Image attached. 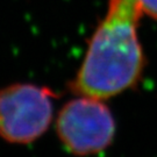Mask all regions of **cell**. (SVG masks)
Masks as SVG:
<instances>
[{
  "label": "cell",
  "mask_w": 157,
  "mask_h": 157,
  "mask_svg": "<svg viewBox=\"0 0 157 157\" xmlns=\"http://www.w3.org/2000/svg\"><path fill=\"white\" fill-rule=\"evenodd\" d=\"M142 13L140 0H108L106 14L70 83L73 93L107 99L137 84L146 65L137 36Z\"/></svg>",
  "instance_id": "1"
},
{
  "label": "cell",
  "mask_w": 157,
  "mask_h": 157,
  "mask_svg": "<svg viewBox=\"0 0 157 157\" xmlns=\"http://www.w3.org/2000/svg\"><path fill=\"white\" fill-rule=\"evenodd\" d=\"M57 134L64 147L77 156L95 155L111 146L115 121L101 99L80 95L67 101L58 114Z\"/></svg>",
  "instance_id": "2"
},
{
  "label": "cell",
  "mask_w": 157,
  "mask_h": 157,
  "mask_svg": "<svg viewBox=\"0 0 157 157\" xmlns=\"http://www.w3.org/2000/svg\"><path fill=\"white\" fill-rule=\"evenodd\" d=\"M47 87L13 84L0 90V136L12 143H29L50 126L52 98Z\"/></svg>",
  "instance_id": "3"
},
{
  "label": "cell",
  "mask_w": 157,
  "mask_h": 157,
  "mask_svg": "<svg viewBox=\"0 0 157 157\" xmlns=\"http://www.w3.org/2000/svg\"><path fill=\"white\" fill-rule=\"evenodd\" d=\"M143 13L157 20V0H140Z\"/></svg>",
  "instance_id": "4"
}]
</instances>
